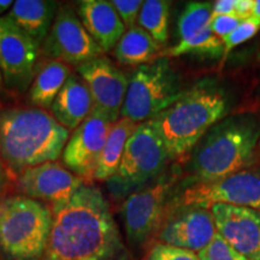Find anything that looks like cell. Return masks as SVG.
<instances>
[{
	"mask_svg": "<svg viewBox=\"0 0 260 260\" xmlns=\"http://www.w3.org/2000/svg\"><path fill=\"white\" fill-rule=\"evenodd\" d=\"M52 213L44 260H119L124 254L109 201L98 187L84 183L52 206Z\"/></svg>",
	"mask_w": 260,
	"mask_h": 260,
	"instance_id": "obj_1",
	"label": "cell"
},
{
	"mask_svg": "<svg viewBox=\"0 0 260 260\" xmlns=\"http://www.w3.org/2000/svg\"><path fill=\"white\" fill-rule=\"evenodd\" d=\"M260 121L253 113L226 116L189 152L184 188L209 183L248 169L255 160Z\"/></svg>",
	"mask_w": 260,
	"mask_h": 260,
	"instance_id": "obj_2",
	"label": "cell"
},
{
	"mask_svg": "<svg viewBox=\"0 0 260 260\" xmlns=\"http://www.w3.org/2000/svg\"><path fill=\"white\" fill-rule=\"evenodd\" d=\"M230 107L226 90L218 81L205 79L184 90L170 107L155 116L153 124L170 159L187 155Z\"/></svg>",
	"mask_w": 260,
	"mask_h": 260,
	"instance_id": "obj_3",
	"label": "cell"
},
{
	"mask_svg": "<svg viewBox=\"0 0 260 260\" xmlns=\"http://www.w3.org/2000/svg\"><path fill=\"white\" fill-rule=\"evenodd\" d=\"M69 138V130L38 107L0 111V157L17 174L61 157Z\"/></svg>",
	"mask_w": 260,
	"mask_h": 260,
	"instance_id": "obj_4",
	"label": "cell"
},
{
	"mask_svg": "<svg viewBox=\"0 0 260 260\" xmlns=\"http://www.w3.org/2000/svg\"><path fill=\"white\" fill-rule=\"evenodd\" d=\"M53 213L24 195L0 200V253L8 260H39L46 251Z\"/></svg>",
	"mask_w": 260,
	"mask_h": 260,
	"instance_id": "obj_5",
	"label": "cell"
},
{
	"mask_svg": "<svg viewBox=\"0 0 260 260\" xmlns=\"http://www.w3.org/2000/svg\"><path fill=\"white\" fill-rule=\"evenodd\" d=\"M169 153L152 121L140 123L126 142L117 172L106 181L113 198H126L164 175Z\"/></svg>",
	"mask_w": 260,
	"mask_h": 260,
	"instance_id": "obj_6",
	"label": "cell"
},
{
	"mask_svg": "<svg viewBox=\"0 0 260 260\" xmlns=\"http://www.w3.org/2000/svg\"><path fill=\"white\" fill-rule=\"evenodd\" d=\"M184 93L180 75L167 57L138 67L129 77L121 118L140 124L176 103Z\"/></svg>",
	"mask_w": 260,
	"mask_h": 260,
	"instance_id": "obj_7",
	"label": "cell"
},
{
	"mask_svg": "<svg viewBox=\"0 0 260 260\" xmlns=\"http://www.w3.org/2000/svg\"><path fill=\"white\" fill-rule=\"evenodd\" d=\"M176 174H164L151 186L125 198L121 207L126 239L133 247L147 243L165 222L175 193Z\"/></svg>",
	"mask_w": 260,
	"mask_h": 260,
	"instance_id": "obj_8",
	"label": "cell"
},
{
	"mask_svg": "<svg viewBox=\"0 0 260 260\" xmlns=\"http://www.w3.org/2000/svg\"><path fill=\"white\" fill-rule=\"evenodd\" d=\"M216 204L260 210V169H245L220 180L177 190L169 204L168 214L184 207L211 209Z\"/></svg>",
	"mask_w": 260,
	"mask_h": 260,
	"instance_id": "obj_9",
	"label": "cell"
},
{
	"mask_svg": "<svg viewBox=\"0 0 260 260\" xmlns=\"http://www.w3.org/2000/svg\"><path fill=\"white\" fill-rule=\"evenodd\" d=\"M41 52L51 60L76 68L104 53L83 27L79 15L69 6L58 8Z\"/></svg>",
	"mask_w": 260,
	"mask_h": 260,
	"instance_id": "obj_10",
	"label": "cell"
},
{
	"mask_svg": "<svg viewBox=\"0 0 260 260\" xmlns=\"http://www.w3.org/2000/svg\"><path fill=\"white\" fill-rule=\"evenodd\" d=\"M40 47L8 16L0 17V71L6 86L22 92L30 87Z\"/></svg>",
	"mask_w": 260,
	"mask_h": 260,
	"instance_id": "obj_11",
	"label": "cell"
},
{
	"mask_svg": "<svg viewBox=\"0 0 260 260\" xmlns=\"http://www.w3.org/2000/svg\"><path fill=\"white\" fill-rule=\"evenodd\" d=\"M113 124L109 117L92 109L65 145L61 153L65 168L84 182L93 181L100 154Z\"/></svg>",
	"mask_w": 260,
	"mask_h": 260,
	"instance_id": "obj_12",
	"label": "cell"
},
{
	"mask_svg": "<svg viewBox=\"0 0 260 260\" xmlns=\"http://www.w3.org/2000/svg\"><path fill=\"white\" fill-rule=\"evenodd\" d=\"M93 100V110L109 117L113 123L121 118L129 77L109 58L98 57L76 68Z\"/></svg>",
	"mask_w": 260,
	"mask_h": 260,
	"instance_id": "obj_13",
	"label": "cell"
},
{
	"mask_svg": "<svg viewBox=\"0 0 260 260\" xmlns=\"http://www.w3.org/2000/svg\"><path fill=\"white\" fill-rule=\"evenodd\" d=\"M216 234L211 209L184 207L168 214L157 237L164 245L198 253L212 241Z\"/></svg>",
	"mask_w": 260,
	"mask_h": 260,
	"instance_id": "obj_14",
	"label": "cell"
},
{
	"mask_svg": "<svg viewBox=\"0 0 260 260\" xmlns=\"http://www.w3.org/2000/svg\"><path fill=\"white\" fill-rule=\"evenodd\" d=\"M86 183L82 178L56 161H47L22 171L17 189L22 195L54 205L63 204Z\"/></svg>",
	"mask_w": 260,
	"mask_h": 260,
	"instance_id": "obj_15",
	"label": "cell"
},
{
	"mask_svg": "<svg viewBox=\"0 0 260 260\" xmlns=\"http://www.w3.org/2000/svg\"><path fill=\"white\" fill-rule=\"evenodd\" d=\"M217 233L251 260H260V210L216 204L211 207Z\"/></svg>",
	"mask_w": 260,
	"mask_h": 260,
	"instance_id": "obj_16",
	"label": "cell"
},
{
	"mask_svg": "<svg viewBox=\"0 0 260 260\" xmlns=\"http://www.w3.org/2000/svg\"><path fill=\"white\" fill-rule=\"evenodd\" d=\"M79 18L104 53L113 50L126 30L116 9L107 0L80 2Z\"/></svg>",
	"mask_w": 260,
	"mask_h": 260,
	"instance_id": "obj_17",
	"label": "cell"
},
{
	"mask_svg": "<svg viewBox=\"0 0 260 260\" xmlns=\"http://www.w3.org/2000/svg\"><path fill=\"white\" fill-rule=\"evenodd\" d=\"M93 100L86 83L71 74L51 106V115L68 130H74L88 117Z\"/></svg>",
	"mask_w": 260,
	"mask_h": 260,
	"instance_id": "obj_18",
	"label": "cell"
},
{
	"mask_svg": "<svg viewBox=\"0 0 260 260\" xmlns=\"http://www.w3.org/2000/svg\"><path fill=\"white\" fill-rule=\"evenodd\" d=\"M57 10V3L50 0H17L6 16L41 46L50 31Z\"/></svg>",
	"mask_w": 260,
	"mask_h": 260,
	"instance_id": "obj_19",
	"label": "cell"
},
{
	"mask_svg": "<svg viewBox=\"0 0 260 260\" xmlns=\"http://www.w3.org/2000/svg\"><path fill=\"white\" fill-rule=\"evenodd\" d=\"M115 57L123 65L141 67L160 57L161 46L139 25L126 29L116 45Z\"/></svg>",
	"mask_w": 260,
	"mask_h": 260,
	"instance_id": "obj_20",
	"label": "cell"
},
{
	"mask_svg": "<svg viewBox=\"0 0 260 260\" xmlns=\"http://www.w3.org/2000/svg\"><path fill=\"white\" fill-rule=\"evenodd\" d=\"M70 69L67 64L57 60H48L35 73L32 82L29 87V100L38 109H51L58 93L63 88Z\"/></svg>",
	"mask_w": 260,
	"mask_h": 260,
	"instance_id": "obj_21",
	"label": "cell"
},
{
	"mask_svg": "<svg viewBox=\"0 0 260 260\" xmlns=\"http://www.w3.org/2000/svg\"><path fill=\"white\" fill-rule=\"evenodd\" d=\"M136 126L138 124L126 118H119L112 125L98 161L94 180L106 182L116 174L121 164L128 139L134 133Z\"/></svg>",
	"mask_w": 260,
	"mask_h": 260,
	"instance_id": "obj_22",
	"label": "cell"
},
{
	"mask_svg": "<svg viewBox=\"0 0 260 260\" xmlns=\"http://www.w3.org/2000/svg\"><path fill=\"white\" fill-rule=\"evenodd\" d=\"M170 4L167 0H146L138 18L139 27L147 31L160 46H164L169 39Z\"/></svg>",
	"mask_w": 260,
	"mask_h": 260,
	"instance_id": "obj_23",
	"label": "cell"
},
{
	"mask_svg": "<svg viewBox=\"0 0 260 260\" xmlns=\"http://www.w3.org/2000/svg\"><path fill=\"white\" fill-rule=\"evenodd\" d=\"M223 41L217 35H214L211 29L199 32L187 40L178 41L175 46L168 48L160 54V57L174 58L183 54H201V56L222 57Z\"/></svg>",
	"mask_w": 260,
	"mask_h": 260,
	"instance_id": "obj_24",
	"label": "cell"
},
{
	"mask_svg": "<svg viewBox=\"0 0 260 260\" xmlns=\"http://www.w3.org/2000/svg\"><path fill=\"white\" fill-rule=\"evenodd\" d=\"M212 21V3L191 2L178 19V38L187 40L210 28Z\"/></svg>",
	"mask_w": 260,
	"mask_h": 260,
	"instance_id": "obj_25",
	"label": "cell"
},
{
	"mask_svg": "<svg viewBox=\"0 0 260 260\" xmlns=\"http://www.w3.org/2000/svg\"><path fill=\"white\" fill-rule=\"evenodd\" d=\"M200 260H251L228 243L218 233L209 245L197 253Z\"/></svg>",
	"mask_w": 260,
	"mask_h": 260,
	"instance_id": "obj_26",
	"label": "cell"
},
{
	"mask_svg": "<svg viewBox=\"0 0 260 260\" xmlns=\"http://www.w3.org/2000/svg\"><path fill=\"white\" fill-rule=\"evenodd\" d=\"M260 29V23L256 19L253 17H249L247 19H243L241 23L239 24L235 30L230 32L228 37L222 39L223 41V60H225V58L229 56V53L232 52L234 48L243 44V42L248 41L249 39H252L254 35L258 32Z\"/></svg>",
	"mask_w": 260,
	"mask_h": 260,
	"instance_id": "obj_27",
	"label": "cell"
},
{
	"mask_svg": "<svg viewBox=\"0 0 260 260\" xmlns=\"http://www.w3.org/2000/svg\"><path fill=\"white\" fill-rule=\"evenodd\" d=\"M146 260H200L195 252L157 243L152 247Z\"/></svg>",
	"mask_w": 260,
	"mask_h": 260,
	"instance_id": "obj_28",
	"label": "cell"
},
{
	"mask_svg": "<svg viewBox=\"0 0 260 260\" xmlns=\"http://www.w3.org/2000/svg\"><path fill=\"white\" fill-rule=\"evenodd\" d=\"M111 4L116 9L125 29H130L136 25L135 23L144 4L142 0H112Z\"/></svg>",
	"mask_w": 260,
	"mask_h": 260,
	"instance_id": "obj_29",
	"label": "cell"
},
{
	"mask_svg": "<svg viewBox=\"0 0 260 260\" xmlns=\"http://www.w3.org/2000/svg\"><path fill=\"white\" fill-rule=\"evenodd\" d=\"M241 22L242 19L237 17L235 14L217 16V17H212V21L210 23V29L219 39H224L230 32L235 30Z\"/></svg>",
	"mask_w": 260,
	"mask_h": 260,
	"instance_id": "obj_30",
	"label": "cell"
},
{
	"mask_svg": "<svg viewBox=\"0 0 260 260\" xmlns=\"http://www.w3.org/2000/svg\"><path fill=\"white\" fill-rule=\"evenodd\" d=\"M235 4L236 0H217L212 3V17L234 14Z\"/></svg>",
	"mask_w": 260,
	"mask_h": 260,
	"instance_id": "obj_31",
	"label": "cell"
},
{
	"mask_svg": "<svg viewBox=\"0 0 260 260\" xmlns=\"http://www.w3.org/2000/svg\"><path fill=\"white\" fill-rule=\"evenodd\" d=\"M253 0H236L235 4V14L237 17L242 19H247L252 16Z\"/></svg>",
	"mask_w": 260,
	"mask_h": 260,
	"instance_id": "obj_32",
	"label": "cell"
},
{
	"mask_svg": "<svg viewBox=\"0 0 260 260\" xmlns=\"http://www.w3.org/2000/svg\"><path fill=\"white\" fill-rule=\"evenodd\" d=\"M5 183H6V172L4 168V161H3L2 157H0V193L4 190Z\"/></svg>",
	"mask_w": 260,
	"mask_h": 260,
	"instance_id": "obj_33",
	"label": "cell"
},
{
	"mask_svg": "<svg viewBox=\"0 0 260 260\" xmlns=\"http://www.w3.org/2000/svg\"><path fill=\"white\" fill-rule=\"evenodd\" d=\"M254 19L260 23V0H253V9H252V16Z\"/></svg>",
	"mask_w": 260,
	"mask_h": 260,
	"instance_id": "obj_34",
	"label": "cell"
},
{
	"mask_svg": "<svg viewBox=\"0 0 260 260\" xmlns=\"http://www.w3.org/2000/svg\"><path fill=\"white\" fill-rule=\"evenodd\" d=\"M12 5H14V2H12V0H0V17H2L3 14H5L6 11H9Z\"/></svg>",
	"mask_w": 260,
	"mask_h": 260,
	"instance_id": "obj_35",
	"label": "cell"
},
{
	"mask_svg": "<svg viewBox=\"0 0 260 260\" xmlns=\"http://www.w3.org/2000/svg\"><path fill=\"white\" fill-rule=\"evenodd\" d=\"M3 82H4V80H3V76H2V71H0V88H2V86H3Z\"/></svg>",
	"mask_w": 260,
	"mask_h": 260,
	"instance_id": "obj_36",
	"label": "cell"
},
{
	"mask_svg": "<svg viewBox=\"0 0 260 260\" xmlns=\"http://www.w3.org/2000/svg\"><path fill=\"white\" fill-rule=\"evenodd\" d=\"M258 148L260 149V139H259V145H258Z\"/></svg>",
	"mask_w": 260,
	"mask_h": 260,
	"instance_id": "obj_37",
	"label": "cell"
}]
</instances>
